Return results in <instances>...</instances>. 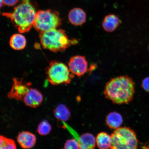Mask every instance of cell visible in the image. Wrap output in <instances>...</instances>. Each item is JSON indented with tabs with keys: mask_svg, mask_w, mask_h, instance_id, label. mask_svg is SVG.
Instances as JSON below:
<instances>
[{
	"mask_svg": "<svg viewBox=\"0 0 149 149\" xmlns=\"http://www.w3.org/2000/svg\"><path fill=\"white\" fill-rule=\"evenodd\" d=\"M135 93V83L128 76L113 78L106 84L104 94L113 103L127 104L133 100Z\"/></svg>",
	"mask_w": 149,
	"mask_h": 149,
	"instance_id": "cell-1",
	"label": "cell"
},
{
	"mask_svg": "<svg viewBox=\"0 0 149 149\" xmlns=\"http://www.w3.org/2000/svg\"><path fill=\"white\" fill-rule=\"evenodd\" d=\"M36 13L29 0H23L11 13H3V16L9 19L20 33L29 31L33 26Z\"/></svg>",
	"mask_w": 149,
	"mask_h": 149,
	"instance_id": "cell-2",
	"label": "cell"
},
{
	"mask_svg": "<svg viewBox=\"0 0 149 149\" xmlns=\"http://www.w3.org/2000/svg\"><path fill=\"white\" fill-rule=\"evenodd\" d=\"M41 44L44 48L54 52H63L79 40L70 39L64 30L55 29L40 33Z\"/></svg>",
	"mask_w": 149,
	"mask_h": 149,
	"instance_id": "cell-3",
	"label": "cell"
},
{
	"mask_svg": "<svg viewBox=\"0 0 149 149\" xmlns=\"http://www.w3.org/2000/svg\"><path fill=\"white\" fill-rule=\"evenodd\" d=\"M111 137V149H138L136 135L131 128L119 127L114 130Z\"/></svg>",
	"mask_w": 149,
	"mask_h": 149,
	"instance_id": "cell-4",
	"label": "cell"
},
{
	"mask_svg": "<svg viewBox=\"0 0 149 149\" xmlns=\"http://www.w3.org/2000/svg\"><path fill=\"white\" fill-rule=\"evenodd\" d=\"M46 72L48 81L54 85L69 84L74 77L68 67L59 61H51Z\"/></svg>",
	"mask_w": 149,
	"mask_h": 149,
	"instance_id": "cell-5",
	"label": "cell"
},
{
	"mask_svg": "<svg viewBox=\"0 0 149 149\" xmlns=\"http://www.w3.org/2000/svg\"><path fill=\"white\" fill-rule=\"evenodd\" d=\"M61 24V19L58 12L48 9L37 12L33 26L40 33L57 29Z\"/></svg>",
	"mask_w": 149,
	"mask_h": 149,
	"instance_id": "cell-6",
	"label": "cell"
},
{
	"mask_svg": "<svg viewBox=\"0 0 149 149\" xmlns=\"http://www.w3.org/2000/svg\"><path fill=\"white\" fill-rule=\"evenodd\" d=\"M31 83H26L22 79L14 78L13 85L8 94L9 98L18 101L23 100L24 97L30 88Z\"/></svg>",
	"mask_w": 149,
	"mask_h": 149,
	"instance_id": "cell-7",
	"label": "cell"
},
{
	"mask_svg": "<svg viewBox=\"0 0 149 149\" xmlns=\"http://www.w3.org/2000/svg\"><path fill=\"white\" fill-rule=\"evenodd\" d=\"M68 66L70 72L79 77L85 74L88 69V62L82 56L76 55L71 58Z\"/></svg>",
	"mask_w": 149,
	"mask_h": 149,
	"instance_id": "cell-8",
	"label": "cell"
},
{
	"mask_svg": "<svg viewBox=\"0 0 149 149\" xmlns=\"http://www.w3.org/2000/svg\"><path fill=\"white\" fill-rule=\"evenodd\" d=\"M43 100L42 93L36 89L30 88L24 97L23 101L28 107L36 108L40 106Z\"/></svg>",
	"mask_w": 149,
	"mask_h": 149,
	"instance_id": "cell-9",
	"label": "cell"
},
{
	"mask_svg": "<svg viewBox=\"0 0 149 149\" xmlns=\"http://www.w3.org/2000/svg\"><path fill=\"white\" fill-rule=\"evenodd\" d=\"M36 136L33 134L28 131H23L19 134L17 141L20 146L24 149L32 148L36 142Z\"/></svg>",
	"mask_w": 149,
	"mask_h": 149,
	"instance_id": "cell-10",
	"label": "cell"
},
{
	"mask_svg": "<svg viewBox=\"0 0 149 149\" xmlns=\"http://www.w3.org/2000/svg\"><path fill=\"white\" fill-rule=\"evenodd\" d=\"M68 20L72 25L80 26L85 23L86 14L83 9L79 8H72L68 15Z\"/></svg>",
	"mask_w": 149,
	"mask_h": 149,
	"instance_id": "cell-11",
	"label": "cell"
},
{
	"mask_svg": "<svg viewBox=\"0 0 149 149\" xmlns=\"http://www.w3.org/2000/svg\"><path fill=\"white\" fill-rule=\"evenodd\" d=\"M121 23L120 18L116 15L110 14L104 17L102 23V27L107 32H112L116 30Z\"/></svg>",
	"mask_w": 149,
	"mask_h": 149,
	"instance_id": "cell-12",
	"label": "cell"
},
{
	"mask_svg": "<svg viewBox=\"0 0 149 149\" xmlns=\"http://www.w3.org/2000/svg\"><path fill=\"white\" fill-rule=\"evenodd\" d=\"M79 143L80 149H94L96 139L92 134L85 133L80 136Z\"/></svg>",
	"mask_w": 149,
	"mask_h": 149,
	"instance_id": "cell-13",
	"label": "cell"
},
{
	"mask_svg": "<svg viewBox=\"0 0 149 149\" xmlns=\"http://www.w3.org/2000/svg\"><path fill=\"white\" fill-rule=\"evenodd\" d=\"M123 122L122 115L117 112H112L109 113L106 117V124L111 129L116 130L120 127Z\"/></svg>",
	"mask_w": 149,
	"mask_h": 149,
	"instance_id": "cell-14",
	"label": "cell"
},
{
	"mask_svg": "<svg viewBox=\"0 0 149 149\" xmlns=\"http://www.w3.org/2000/svg\"><path fill=\"white\" fill-rule=\"evenodd\" d=\"M26 42V40L24 35L20 33H15L11 37L9 43L13 49L21 50L25 47Z\"/></svg>",
	"mask_w": 149,
	"mask_h": 149,
	"instance_id": "cell-15",
	"label": "cell"
},
{
	"mask_svg": "<svg viewBox=\"0 0 149 149\" xmlns=\"http://www.w3.org/2000/svg\"><path fill=\"white\" fill-rule=\"evenodd\" d=\"M54 113L57 120L66 122L70 118V111L68 108L63 104H59L54 110Z\"/></svg>",
	"mask_w": 149,
	"mask_h": 149,
	"instance_id": "cell-16",
	"label": "cell"
},
{
	"mask_svg": "<svg viewBox=\"0 0 149 149\" xmlns=\"http://www.w3.org/2000/svg\"><path fill=\"white\" fill-rule=\"evenodd\" d=\"M96 143L100 149H111V135L106 132H100L97 136Z\"/></svg>",
	"mask_w": 149,
	"mask_h": 149,
	"instance_id": "cell-17",
	"label": "cell"
},
{
	"mask_svg": "<svg viewBox=\"0 0 149 149\" xmlns=\"http://www.w3.org/2000/svg\"><path fill=\"white\" fill-rule=\"evenodd\" d=\"M0 149H17L13 140L0 135Z\"/></svg>",
	"mask_w": 149,
	"mask_h": 149,
	"instance_id": "cell-18",
	"label": "cell"
},
{
	"mask_svg": "<svg viewBox=\"0 0 149 149\" xmlns=\"http://www.w3.org/2000/svg\"><path fill=\"white\" fill-rule=\"evenodd\" d=\"M52 130V126L47 120H44L38 125L37 131L40 135H47Z\"/></svg>",
	"mask_w": 149,
	"mask_h": 149,
	"instance_id": "cell-19",
	"label": "cell"
},
{
	"mask_svg": "<svg viewBox=\"0 0 149 149\" xmlns=\"http://www.w3.org/2000/svg\"><path fill=\"white\" fill-rule=\"evenodd\" d=\"M64 149H80L79 141L74 139H70L66 141Z\"/></svg>",
	"mask_w": 149,
	"mask_h": 149,
	"instance_id": "cell-20",
	"label": "cell"
},
{
	"mask_svg": "<svg viewBox=\"0 0 149 149\" xmlns=\"http://www.w3.org/2000/svg\"><path fill=\"white\" fill-rule=\"evenodd\" d=\"M141 85L145 91L149 92V77L145 78L143 79Z\"/></svg>",
	"mask_w": 149,
	"mask_h": 149,
	"instance_id": "cell-21",
	"label": "cell"
},
{
	"mask_svg": "<svg viewBox=\"0 0 149 149\" xmlns=\"http://www.w3.org/2000/svg\"><path fill=\"white\" fill-rule=\"evenodd\" d=\"M19 0H3V4L9 6H12L15 5Z\"/></svg>",
	"mask_w": 149,
	"mask_h": 149,
	"instance_id": "cell-22",
	"label": "cell"
},
{
	"mask_svg": "<svg viewBox=\"0 0 149 149\" xmlns=\"http://www.w3.org/2000/svg\"><path fill=\"white\" fill-rule=\"evenodd\" d=\"M3 0H0V9L2 7L3 5Z\"/></svg>",
	"mask_w": 149,
	"mask_h": 149,
	"instance_id": "cell-23",
	"label": "cell"
},
{
	"mask_svg": "<svg viewBox=\"0 0 149 149\" xmlns=\"http://www.w3.org/2000/svg\"><path fill=\"white\" fill-rule=\"evenodd\" d=\"M148 51H149V45L148 47Z\"/></svg>",
	"mask_w": 149,
	"mask_h": 149,
	"instance_id": "cell-24",
	"label": "cell"
},
{
	"mask_svg": "<svg viewBox=\"0 0 149 149\" xmlns=\"http://www.w3.org/2000/svg\"></svg>",
	"mask_w": 149,
	"mask_h": 149,
	"instance_id": "cell-25",
	"label": "cell"
}]
</instances>
